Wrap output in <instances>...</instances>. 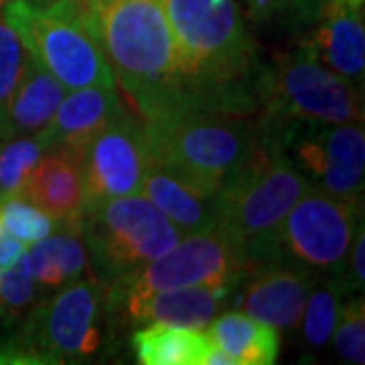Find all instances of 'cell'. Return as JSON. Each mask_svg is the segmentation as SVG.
<instances>
[{"instance_id":"19","label":"cell","mask_w":365,"mask_h":365,"mask_svg":"<svg viewBox=\"0 0 365 365\" xmlns=\"http://www.w3.org/2000/svg\"><path fill=\"white\" fill-rule=\"evenodd\" d=\"M185 235L211 232L220 225V195L201 193L150 163L143 182V193Z\"/></svg>"},{"instance_id":"4","label":"cell","mask_w":365,"mask_h":365,"mask_svg":"<svg viewBox=\"0 0 365 365\" xmlns=\"http://www.w3.org/2000/svg\"><path fill=\"white\" fill-rule=\"evenodd\" d=\"M311 182L288 160L280 144L262 132V144L220 191V225L246 266L276 258V234L290 207Z\"/></svg>"},{"instance_id":"28","label":"cell","mask_w":365,"mask_h":365,"mask_svg":"<svg viewBox=\"0 0 365 365\" xmlns=\"http://www.w3.org/2000/svg\"><path fill=\"white\" fill-rule=\"evenodd\" d=\"M250 16L256 23L313 26L325 9L327 0H246Z\"/></svg>"},{"instance_id":"12","label":"cell","mask_w":365,"mask_h":365,"mask_svg":"<svg viewBox=\"0 0 365 365\" xmlns=\"http://www.w3.org/2000/svg\"><path fill=\"white\" fill-rule=\"evenodd\" d=\"M150 167L148 134L140 118L124 112L81 150L83 215L106 201L140 195Z\"/></svg>"},{"instance_id":"36","label":"cell","mask_w":365,"mask_h":365,"mask_svg":"<svg viewBox=\"0 0 365 365\" xmlns=\"http://www.w3.org/2000/svg\"><path fill=\"white\" fill-rule=\"evenodd\" d=\"M2 2H6V0H0V4H2Z\"/></svg>"},{"instance_id":"32","label":"cell","mask_w":365,"mask_h":365,"mask_svg":"<svg viewBox=\"0 0 365 365\" xmlns=\"http://www.w3.org/2000/svg\"><path fill=\"white\" fill-rule=\"evenodd\" d=\"M205 365H235V364H234V359H232L227 353L223 351L220 345H215V343L211 341L207 357H205Z\"/></svg>"},{"instance_id":"34","label":"cell","mask_w":365,"mask_h":365,"mask_svg":"<svg viewBox=\"0 0 365 365\" xmlns=\"http://www.w3.org/2000/svg\"><path fill=\"white\" fill-rule=\"evenodd\" d=\"M333 2H341V4H351V6H364V0H333Z\"/></svg>"},{"instance_id":"5","label":"cell","mask_w":365,"mask_h":365,"mask_svg":"<svg viewBox=\"0 0 365 365\" xmlns=\"http://www.w3.org/2000/svg\"><path fill=\"white\" fill-rule=\"evenodd\" d=\"M254 96L258 122L270 130L302 122H364L361 90L319 63L300 43L258 67Z\"/></svg>"},{"instance_id":"15","label":"cell","mask_w":365,"mask_h":365,"mask_svg":"<svg viewBox=\"0 0 365 365\" xmlns=\"http://www.w3.org/2000/svg\"><path fill=\"white\" fill-rule=\"evenodd\" d=\"M327 69L364 88L365 29L364 6L327 0L325 9L304 37L299 39Z\"/></svg>"},{"instance_id":"23","label":"cell","mask_w":365,"mask_h":365,"mask_svg":"<svg viewBox=\"0 0 365 365\" xmlns=\"http://www.w3.org/2000/svg\"><path fill=\"white\" fill-rule=\"evenodd\" d=\"M345 290L337 274H329L314 282L302 311V337L311 347H323L331 341L333 329L341 311V299Z\"/></svg>"},{"instance_id":"13","label":"cell","mask_w":365,"mask_h":365,"mask_svg":"<svg viewBox=\"0 0 365 365\" xmlns=\"http://www.w3.org/2000/svg\"><path fill=\"white\" fill-rule=\"evenodd\" d=\"M323 274L288 260H270L250 268L242 280L244 313L274 329L300 325L304 302Z\"/></svg>"},{"instance_id":"31","label":"cell","mask_w":365,"mask_h":365,"mask_svg":"<svg viewBox=\"0 0 365 365\" xmlns=\"http://www.w3.org/2000/svg\"><path fill=\"white\" fill-rule=\"evenodd\" d=\"M29 248L21 240H16L13 234L6 232V227L0 222V268H9L21 260V256Z\"/></svg>"},{"instance_id":"14","label":"cell","mask_w":365,"mask_h":365,"mask_svg":"<svg viewBox=\"0 0 365 365\" xmlns=\"http://www.w3.org/2000/svg\"><path fill=\"white\" fill-rule=\"evenodd\" d=\"M19 197L31 201L51 217L57 232L81 234L83 230V177L81 150H47L31 170Z\"/></svg>"},{"instance_id":"22","label":"cell","mask_w":365,"mask_h":365,"mask_svg":"<svg viewBox=\"0 0 365 365\" xmlns=\"http://www.w3.org/2000/svg\"><path fill=\"white\" fill-rule=\"evenodd\" d=\"M209 345L205 331L187 327L144 325L132 335L136 361L144 365H205Z\"/></svg>"},{"instance_id":"9","label":"cell","mask_w":365,"mask_h":365,"mask_svg":"<svg viewBox=\"0 0 365 365\" xmlns=\"http://www.w3.org/2000/svg\"><path fill=\"white\" fill-rule=\"evenodd\" d=\"M248 266L222 230L185 235L163 256L106 284V304L118 311L153 292L185 287H242Z\"/></svg>"},{"instance_id":"8","label":"cell","mask_w":365,"mask_h":365,"mask_svg":"<svg viewBox=\"0 0 365 365\" xmlns=\"http://www.w3.org/2000/svg\"><path fill=\"white\" fill-rule=\"evenodd\" d=\"M91 272L110 284L170 250L181 234L144 195L106 201L83 215Z\"/></svg>"},{"instance_id":"30","label":"cell","mask_w":365,"mask_h":365,"mask_svg":"<svg viewBox=\"0 0 365 365\" xmlns=\"http://www.w3.org/2000/svg\"><path fill=\"white\" fill-rule=\"evenodd\" d=\"M365 232H364V222L357 225V232L351 242V248L345 256L343 262V268L337 274L341 278V284L345 294H357L364 290L365 282Z\"/></svg>"},{"instance_id":"3","label":"cell","mask_w":365,"mask_h":365,"mask_svg":"<svg viewBox=\"0 0 365 365\" xmlns=\"http://www.w3.org/2000/svg\"><path fill=\"white\" fill-rule=\"evenodd\" d=\"M144 126L150 163L207 195H220L262 144L258 120L237 112L187 110Z\"/></svg>"},{"instance_id":"21","label":"cell","mask_w":365,"mask_h":365,"mask_svg":"<svg viewBox=\"0 0 365 365\" xmlns=\"http://www.w3.org/2000/svg\"><path fill=\"white\" fill-rule=\"evenodd\" d=\"M209 341L220 345L235 365H272L280 351L278 329L246 313L217 314L205 329Z\"/></svg>"},{"instance_id":"29","label":"cell","mask_w":365,"mask_h":365,"mask_svg":"<svg viewBox=\"0 0 365 365\" xmlns=\"http://www.w3.org/2000/svg\"><path fill=\"white\" fill-rule=\"evenodd\" d=\"M26 61V49L0 13V108L19 86Z\"/></svg>"},{"instance_id":"16","label":"cell","mask_w":365,"mask_h":365,"mask_svg":"<svg viewBox=\"0 0 365 365\" xmlns=\"http://www.w3.org/2000/svg\"><path fill=\"white\" fill-rule=\"evenodd\" d=\"M126 110L114 88L90 86L69 90L59 102L55 114L41 132V140L47 150L73 148L83 150L98 132L122 116Z\"/></svg>"},{"instance_id":"18","label":"cell","mask_w":365,"mask_h":365,"mask_svg":"<svg viewBox=\"0 0 365 365\" xmlns=\"http://www.w3.org/2000/svg\"><path fill=\"white\" fill-rule=\"evenodd\" d=\"M66 93V88L26 51L21 81L0 108V144L43 130Z\"/></svg>"},{"instance_id":"7","label":"cell","mask_w":365,"mask_h":365,"mask_svg":"<svg viewBox=\"0 0 365 365\" xmlns=\"http://www.w3.org/2000/svg\"><path fill=\"white\" fill-rule=\"evenodd\" d=\"M0 13L26 51L67 91L90 86L116 88L114 73L73 2L37 6L29 0H6Z\"/></svg>"},{"instance_id":"17","label":"cell","mask_w":365,"mask_h":365,"mask_svg":"<svg viewBox=\"0 0 365 365\" xmlns=\"http://www.w3.org/2000/svg\"><path fill=\"white\" fill-rule=\"evenodd\" d=\"M235 292L230 287H185L153 292L130 300L118 311L138 325H170L205 331L222 313L227 297Z\"/></svg>"},{"instance_id":"6","label":"cell","mask_w":365,"mask_h":365,"mask_svg":"<svg viewBox=\"0 0 365 365\" xmlns=\"http://www.w3.org/2000/svg\"><path fill=\"white\" fill-rule=\"evenodd\" d=\"M106 290L81 280L51 292L25 314L4 345L0 364H66L96 355L102 345L100 313Z\"/></svg>"},{"instance_id":"27","label":"cell","mask_w":365,"mask_h":365,"mask_svg":"<svg viewBox=\"0 0 365 365\" xmlns=\"http://www.w3.org/2000/svg\"><path fill=\"white\" fill-rule=\"evenodd\" d=\"M333 345L343 361L361 365L365 361V302L364 297H351L341 304L333 329Z\"/></svg>"},{"instance_id":"1","label":"cell","mask_w":365,"mask_h":365,"mask_svg":"<svg viewBox=\"0 0 365 365\" xmlns=\"http://www.w3.org/2000/svg\"><path fill=\"white\" fill-rule=\"evenodd\" d=\"M78 14L143 122L189 110L165 0H88Z\"/></svg>"},{"instance_id":"24","label":"cell","mask_w":365,"mask_h":365,"mask_svg":"<svg viewBox=\"0 0 365 365\" xmlns=\"http://www.w3.org/2000/svg\"><path fill=\"white\" fill-rule=\"evenodd\" d=\"M47 153L39 134L16 136L0 144V201L16 197L31 170Z\"/></svg>"},{"instance_id":"10","label":"cell","mask_w":365,"mask_h":365,"mask_svg":"<svg viewBox=\"0 0 365 365\" xmlns=\"http://www.w3.org/2000/svg\"><path fill=\"white\" fill-rule=\"evenodd\" d=\"M262 128V126H260ZM280 144L300 175L329 195L361 199L365 170L364 122H302L282 128H262Z\"/></svg>"},{"instance_id":"33","label":"cell","mask_w":365,"mask_h":365,"mask_svg":"<svg viewBox=\"0 0 365 365\" xmlns=\"http://www.w3.org/2000/svg\"><path fill=\"white\" fill-rule=\"evenodd\" d=\"M31 4H37V6H51L55 2H59V0H29Z\"/></svg>"},{"instance_id":"11","label":"cell","mask_w":365,"mask_h":365,"mask_svg":"<svg viewBox=\"0 0 365 365\" xmlns=\"http://www.w3.org/2000/svg\"><path fill=\"white\" fill-rule=\"evenodd\" d=\"M361 199L311 187L290 207L276 234V258L319 274H339L361 223Z\"/></svg>"},{"instance_id":"25","label":"cell","mask_w":365,"mask_h":365,"mask_svg":"<svg viewBox=\"0 0 365 365\" xmlns=\"http://www.w3.org/2000/svg\"><path fill=\"white\" fill-rule=\"evenodd\" d=\"M0 222L9 234L26 246L57 232V225L45 211L19 195L0 201Z\"/></svg>"},{"instance_id":"26","label":"cell","mask_w":365,"mask_h":365,"mask_svg":"<svg viewBox=\"0 0 365 365\" xmlns=\"http://www.w3.org/2000/svg\"><path fill=\"white\" fill-rule=\"evenodd\" d=\"M45 294L26 274L21 260L0 268V317L6 323H16L43 299Z\"/></svg>"},{"instance_id":"20","label":"cell","mask_w":365,"mask_h":365,"mask_svg":"<svg viewBox=\"0 0 365 365\" xmlns=\"http://www.w3.org/2000/svg\"><path fill=\"white\" fill-rule=\"evenodd\" d=\"M26 274L43 294H51L78 282L88 268V254L78 234L55 232L31 244L21 256Z\"/></svg>"},{"instance_id":"2","label":"cell","mask_w":365,"mask_h":365,"mask_svg":"<svg viewBox=\"0 0 365 365\" xmlns=\"http://www.w3.org/2000/svg\"><path fill=\"white\" fill-rule=\"evenodd\" d=\"M189 110H256L258 49L235 0H165Z\"/></svg>"},{"instance_id":"35","label":"cell","mask_w":365,"mask_h":365,"mask_svg":"<svg viewBox=\"0 0 365 365\" xmlns=\"http://www.w3.org/2000/svg\"><path fill=\"white\" fill-rule=\"evenodd\" d=\"M69 2H73L76 6H79V4H83V2H88V0H69Z\"/></svg>"}]
</instances>
